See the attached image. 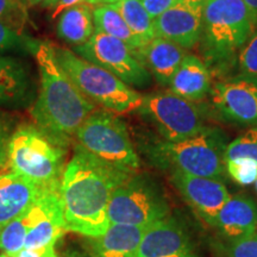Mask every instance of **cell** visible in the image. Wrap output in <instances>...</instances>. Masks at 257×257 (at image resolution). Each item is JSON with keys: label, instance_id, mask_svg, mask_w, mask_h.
<instances>
[{"label": "cell", "instance_id": "1", "mask_svg": "<svg viewBox=\"0 0 257 257\" xmlns=\"http://www.w3.org/2000/svg\"><path fill=\"white\" fill-rule=\"evenodd\" d=\"M131 175L75 144L59 187L67 231L88 238L102 236L110 225L112 194Z\"/></svg>", "mask_w": 257, "mask_h": 257}, {"label": "cell", "instance_id": "2", "mask_svg": "<svg viewBox=\"0 0 257 257\" xmlns=\"http://www.w3.org/2000/svg\"><path fill=\"white\" fill-rule=\"evenodd\" d=\"M30 53L38 69L37 95L30 108L34 123L69 143L80 125L96 106L76 88L55 56L54 44L36 41Z\"/></svg>", "mask_w": 257, "mask_h": 257}, {"label": "cell", "instance_id": "3", "mask_svg": "<svg viewBox=\"0 0 257 257\" xmlns=\"http://www.w3.org/2000/svg\"><path fill=\"white\" fill-rule=\"evenodd\" d=\"M256 27L257 12L244 0H205L198 44L208 68L226 69Z\"/></svg>", "mask_w": 257, "mask_h": 257}, {"label": "cell", "instance_id": "4", "mask_svg": "<svg viewBox=\"0 0 257 257\" xmlns=\"http://www.w3.org/2000/svg\"><path fill=\"white\" fill-rule=\"evenodd\" d=\"M67 146L36 124L17 125L9 143V172L42 188H59L67 166Z\"/></svg>", "mask_w": 257, "mask_h": 257}, {"label": "cell", "instance_id": "5", "mask_svg": "<svg viewBox=\"0 0 257 257\" xmlns=\"http://www.w3.org/2000/svg\"><path fill=\"white\" fill-rule=\"evenodd\" d=\"M226 137L219 128L206 126L200 133L180 142L157 141L150 146L148 155L154 163L169 168L170 172L223 181L226 174L225 149Z\"/></svg>", "mask_w": 257, "mask_h": 257}, {"label": "cell", "instance_id": "6", "mask_svg": "<svg viewBox=\"0 0 257 257\" xmlns=\"http://www.w3.org/2000/svg\"><path fill=\"white\" fill-rule=\"evenodd\" d=\"M55 56L76 88L96 107L117 114L137 111L143 95L107 70L88 62L73 50L54 44Z\"/></svg>", "mask_w": 257, "mask_h": 257}, {"label": "cell", "instance_id": "7", "mask_svg": "<svg viewBox=\"0 0 257 257\" xmlns=\"http://www.w3.org/2000/svg\"><path fill=\"white\" fill-rule=\"evenodd\" d=\"M74 138L76 146L128 174H136L140 169L141 160L130 131L117 113L96 107L80 125Z\"/></svg>", "mask_w": 257, "mask_h": 257}, {"label": "cell", "instance_id": "8", "mask_svg": "<svg viewBox=\"0 0 257 257\" xmlns=\"http://www.w3.org/2000/svg\"><path fill=\"white\" fill-rule=\"evenodd\" d=\"M170 216L165 192L152 178L134 174L112 194L107 207L110 223L149 227Z\"/></svg>", "mask_w": 257, "mask_h": 257}, {"label": "cell", "instance_id": "9", "mask_svg": "<svg viewBox=\"0 0 257 257\" xmlns=\"http://www.w3.org/2000/svg\"><path fill=\"white\" fill-rule=\"evenodd\" d=\"M137 111L167 142L187 140L208 126L198 102L182 98L170 89L143 95Z\"/></svg>", "mask_w": 257, "mask_h": 257}, {"label": "cell", "instance_id": "10", "mask_svg": "<svg viewBox=\"0 0 257 257\" xmlns=\"http://www.w3.org/2000/svg\"><path fill=\"white\" fill-rule=\"evenodd\" d=\"M76 55L101 67L134 89H146L153 76L138 60L136 53L118 38L94 32L88 42L72 49Z\"/></svg>", "mask_w": 257, "mask_h": 257}, {"label": "cell", "instance_id": "11", "mask_svg": "<svg viewBox=\"0 0 257 257\" xmlns=\"http://www.w3.org/2000/svg\"><path fill=\"white\" fill-rule=\"evenodd\" d=\"M211 102L223 119L238 125H257V78L237 75L212 85Z\"/></svg>", "mask_w": 257, "mask_h": 257}, {"label": "cell", "instance_id": "12", "mask_svg": "<svg viewBox=\"0 0 257 257\" xmlns=\"http://www.w3.org/2000/svg\"><path fill=\"white\" fill-rule=\"evenodd\" d=\"M205 0H178L154 21L156 37L188 50L200 41Z\"/></svg>", "mask_w": 257, "mask_h": 257}, {"label": "cell", "instance_id": "13", "mask_svg": "<svg viewBox=\"0 0 257 257\" xmlns=\"http://www.w3.org/2000/svg\"><path fill=\"white\" fill-rule=\"evenodd\" d=\"M29 227L25 248L55 245L67 231L59 188L48 189L27 211Z\"/></svg>", "mask_w": 257, "mask_h": 257}, {"label": "cell", "instance_id": "14", "mask_svg": "<svg viewBox=\"0 0 257 257\" xmlns=\"http://www.w3.org/2000/svg\"><path fill=\"white\" fill-rule=\"evenodd\" d=\"M170 181L185 201L208 225H212L217 213L230 198L224 182L218 179L195 176L174 170L170 174Z\"/></svg>", "mask_w": 257, "mask_h": 257}, {"label": "cell", "instance_id": "15", "mask_svg": "<svg viewBox=\"0 0 257 257\" xmlns=\"http://www.w3.org/2000/svg\"><path fill=\"white\" fill-rule=\"evenodd\" d=\"M136 257H198V255L181 221L168 216L146 230Z\"/></svg>", "mask_w": 257, "mask_h": 257}, {"label": "cell", "instance_id": "16", "mask_svg": "<svg viewBox=\"0 0 257 257\" xmlns=\"http://www.w3.org/2000/svg\"><path fill=\"white\" fill-rule=\"evenodd\" d=\"M31 66L19 57L0 54V108L34 104L37 88Z\"/></svg>", "mask_w": 257, "mask_h": 257}, {"label": "cell", "instance_id": "17", "mask_svg": "<svg viewBox=\"0 0 257 257\" xmlns=\"http://www.w3.org/2000/svg\"><path fill=\"white\" fill-rule=\"evenodd\" d=\"M211 226L225 242L245 238L257 232V204L244 194L230 195Z\"/></svg>", "mask_w": 257, "mask_h": 257}, {"label": "cell", "instance_id": "18", "mask_svg": "<svg viewBox=\"0 0 257 257\" xmlns=\"http://www.w3.org/2000/svg\"><path fill=\"white\" fill-rule=\"evenodd\" d=\"M54 189V188H53ZM48 191L15 173L0 174V229L25 213Z\"/></svg>", "mask_w": 257, "mask_h": 257}, {"label": "cell", "instance_id": "19", "mask_svg": "<svg viewBox=\"0 0 257 257\" xmlns=\"http://www.w3.org/2000/svg\"><path fill=\"white\" fill-rule=\"evenodd\" d=\"M187 54V50L178 44L165 38L155 37L141 48L136 55L153 79L160 86L168 87L173 75Z\"/></svg>", "mask_w": 257, "mask_h": 257}, {"label": "cell", "instance_id": "20", "mask_svg": "<svg viewBox=\"0 0 257 257\" xmlns=\"http://www.w3.org/2000/svg\"><path fill=\"white\" fill-rule=\"evenodd\" d=\"M212 85L211 69L204 60L187 54L170 80L168 89L182 98L199 102L210 94Z\"/></svg>", "mask_w": 257, "mask_h": 257}, {"label": "cell", "instance_id": "21", "mask_svg": "<svg viewBox=\"0 0 257 257\" xmlns=\"http://www.w3.org/2000/svg\"><path fill=\"white\" fill-rule=\"evenodd\" d=\"M148 227L110 223L107 230L92 242V257H136Z\"/></svg>", "mask_w": 257, "mask_h": 257}, {"label": "cell", "instance_id": "22", "mask_svg": "<svg viewBox=\"0 0 257 257\" xmlns=\"http://www.w3.org/2000/svg\"><path fill=\"white\" fill-rule=\"evenodd\" d=\"M94 32L93 6L86 3L64 10L57 17V37L69 46H82L89 41Z\"/></svg>", "mask_w": 257, "mask_h": 257}, {"label": "cell", "instance_id": "23", "mask_svg": "<svg viewBox=\"0 0 257 257\" xmlns=\"http://www.w3.org/2000/svg\"><path fill=\"white\" fill-rule=\"evenodd\" d=\"M93 21H94L95 32H101L111 37L118 38L136 54L143 47L127 27L126 22L114 5H99L93 8Z\"/></svg>", "mask_w": 257, "mask_h": 257}, {"label": "cell", "instance_id": "24", "mask_svg": "<svg viewBox=\"0 0 257 257\" xmlns=\"http://www.w3.org/2000/svg\"><path fill=\"white\" fill-rule=\"evenodd\" d=\"M113 5L143 47L156 37L154 19L148 14L141 0H121Z\"/></svg>", "mask_w": 257, "mask_h": 257}, {"label": "cell", "instance_id": "25", "mask_svg": "<svg viewBox=\"0 0 257 257\" xmlns=\"http://www.w3.org/2000/svg\"><path fill=\"white\" fill-rule=\"evenodd\" d=\"M30 227L28 213L22 214L0 229V251L15 257L25 248V238Z\"/></svg>", "mask_w": 257, "mask_h": 257}, {"label": "cell", "instance_id": "26", "mask_svg": "<svg viewBox=\"0 0 257 257\" xmlns=\"http://www.w3.org/2000/svg\"><path fill=\"white\" fill-rule=\"evenodd\" d=\"M28 22L25 0H0V23L19 35H24Z\"/></svg>", "mask_w": 257, "mask_h": 257}, {"label": "cell", "instance_id": "27", "mask_svg": "<svg viewBox=\"0 0 257 257\" xmlns=\"http://www.w3.org/2000/svg\"><path fill=\"white\" fill-rule=\"evenodd\" d=\"M237 159H249L257 162V127L249 128L245 134L227 144L225 162Z\"/></svg>", "mask_w": 257, "mask_h": 257}, {"label": "cell", "instance_id": "28", "mask_svg": "<svg viewBox=\"0 0 257 257\" xmlns=\"http://www.w3.org/2000/svg\"><path fill=\"white\" fill-rule=\"evenodd\" d=\"M218 248L223 257H257V232L242 239L221 240Z\"/></svg>", "mask_w": 257, "mask_h": 257}, {"label": "cell", "instance_id": "29", "mask_svg": "<svg viewBox=\"0 0 257 257\" xmlns=\"http://www.w3.org/2000/svg\"><path fill=\"white\" fill-rule=\"evenodd\" d=\"M226 173L237 184L246 186L256 182L257 162L249 159H237L225 162Z\"/></svg>", "mask_w": 257, "mask_h": 257}, {"label": "cell", "instance_id": "30", "mask_svg": "<svg viewBox=\"0 0 257 257\" xmlns=\"http://www.w3.org/2000/svg\"><path fill=\"white\" fill-rule=\"evenodd\" d=\"M237 67L240 75L257 78V32L240 49L237 56Z\"/></svg>", "mask_w": 257, "mask_h": 257}, {"label": "cell", "instance_id": "31", "mask_svg": "<svg viewBox=\"0 0 257 257\" xmlns=\"http://www.w3.org/2000/svg\"><path fill=\"white\" fill-rule=\"evenodd\" d=\"M17 124L11 115L0 111V174L9 172V143Z\"/></svg>", "mask_w": 257, "mask_h": 257}, {"label": "cell", "instance_id": "32", "mask_svg": "<svg viewBox=\"0 0 257 257\" xmlns=\"http://www.w3.org/2000/svg\"><path fill=\"white\" fill-rule=\"evenodd\" d=\"M35 42L25 37V35H19L11 30L4 24L0 23V54L9 51H18L22 49L30 50L34 47Z\"/></svg>", "mask_w": 257, "mask_h": 257}, {"label": "cell", "instance_id": "33", "mask_svg": "<svg viewBox=\"0 0 257 257\" xmlns=\"http://www.w3.org/2000/svg\"><path fill=\"white\" fill-rule=\"evenodd\" d=\"M82 3H86V0H47L46 3L42 4V6L47 11H49L51 19H55L64 10L78 4H82Z\"/></svg>", "mask_w": 257, "mask_h": 257}, {"label": "cell", "instance_id": "34", "mask_svg": "<svg viewBox=\"0 0 257 257\" xmlns=\"http://www.w3.org/2000/svg\"><path fill=\"white\" fill-rule=\"evenodd\" d=\"M176 2L178 0H141V3L154 21L162 14H165L167 10L172 8Z\"/></svg>", "mask_w": 257, "mask_h": 257}, {"label": "cell", "instance_id": "35", "mask_svg": "<svg viewBox=\"0 0 257 257\" xmlns=\"http://www.w3.org/2000/svg\"><path fill=\"white\" fill-rule=\"evenodd\" d=\"M15 257H59L55 245H46L40 248H24Z\"/></svg>", "mask_w": 257, "mask_h": 257}, {"label": "cell", "instance_id": "36", "mask_svg": "<svg viewBox=\"0 0 257 257\" xmlns=\"http://www.w3.org/2000/svg\"><path fill=\"white\" fill-rule=\"evenodd\" d=\"M119 2H121V0H86V4L95 8V6H99V5H113Z\"/></svg>", "mask_w": 257, "mask_h": 257}, {"label": "cell", "instance_id": "37", "mask_svg": "<svg viewBox=\"0 0 257 257\" xmlns=\"http://www.w3.org/2000/svg\"><path fill=\"white\" fill-rule=\"evenodd\" d=\"M244 2H245L246 4L250 6L253 11L257 12V0H244Z\"/></svg>", "mask_w": 257, "mask_h": 257}, {"label": "cell", "instance_id": "38", "mask_svg": "<svg viewBox=\"0 0 257 257\" xmlns=\"http://www.w3.org/2000/svg\"><path fill=\"white\" fill-rule=\"evenodd\" d=\"M47 0H25V3H29L31 6H36V5H42L43 3H46Z\"/></svg>", "mask_w": 257, "mask_h": 257}, {"label": "cell", "instance_id": "39", "mask_svg": "<svg viewBox=\"0 0 257 257\" xmlns=\"http://www.w3.org/2000/svg\"><path fill=\"white\" fill-rule=\"evenodd\" d=\"M64 257H89V256H87V255H82V253L76 252V251H72V252L67 253V255L64 256Z\"/></svg>", "mask_w": 257, "mask_h": 257}, {"label": "cell", "instance_id": "40", "mask_svg": "<svg viewBox=\"0 0 257 257\" xmlns=\"http://www.w3.org/2000/svg\"><path fill=\"white\" fill-rule=\"evenodd\" d=\"M0 257H12V256H10V255H8V253H0Z\"/></svg>", "mask_w": 257, "mask_h": 257}, {"label": "cell", "instance_id": "41", "mask_svg": "<svg viewBox=\"0 0 257 257\" xmlns=\"http://www.w3.org/2000/svg\"><path fill=\"white\" fill-rule=\"evenodd\" d=\"M256 188H257V180H256Z\"/></svg>", "mask_w": 257, "mask_h": 257}]
</instances>
